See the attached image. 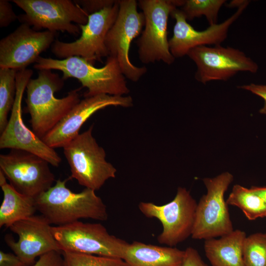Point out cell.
Returning <instances> with one entry per match:
<instances>
[{
  "label": "cell",
  "mask_w": 266,
  "mask_h": 266,
  "mask_svg": "<svg viewBox=\"0 0 266 266\" xmlns=\"http://www.w3.org/2000/svg\"><path fill=\"white\" fill-rule=\"evenodd\" d=\"M181 266H208L202 260L198 251L193 247H187Z\"/></svg>",
  "instance_id": "30"
},
{
  "label": "cell",
  "mask_w": 266,
  "mask_h": 266,
  "mask_svg": "<svg viewBox=\"0 0 266 266\" xmlns=\"http://www.w3.org/2000/svg\"><path fill=\"white\" fill-rule=\"evenodd\" d=\"M246 0H233L231 1L228 4V7H236L238 8L239 6L241 5L242 4H243Z\"/></svg>",
  "instance_id": "34"
},
{
  "label": "cell",
  "mask_w": 266,
  "mask_h": 266,
  "mask_svg": "<svg viewBox=\"0 0 266 266\" xmlns=\"http://www.w3.org/2000/svg\"><path fill=\"white\" fill-rule=\"evenodd\" d=\"M184 0H139L138 6L144 18V28L135 41L140 61L145 64L162 61L170 65L175 58L167 39V22L171 12Z\"/></svg>",
  "instance_id": "5"
},
{
  "label": "cell",
  "mask_w": 266,
  "mask_h": 266,
  "mask_svg": "<svg viewBox=\"0 0 266 266\" xmlns=\"http://www.w3.org/2000/svg\"><path fill=\"white\" fill-rule=\"evenodd\" d=\"M44 159L31 152L11 149L0 155V171L19 193L35 199L50 188L55 176Z\"/></svg>",
  "instance_id": "12"
},
{
  "label": "cell",
  "mask_w": 266,
  "mask_h": 266,
  "mask_svg": "<svg viewBox=\"0 0 266 266\" xmlns=\"http://www.w3.org/2000/svg\"><path fill=\"white\" fill-rule=\"evenodd\" d=\"M64 81L52 70L42 69L37 78H31L27 84L25 101L29 122L33 132L41 139L80 101V88L61 99L55 96L63 87Z\"/></svg>",
  "instance_id": "1"
},
{
  "label": "cell",
  "mask_w": 266,
  "mask_h": 266,
  "mask_svg": "<svg viewBox=\"0 0 266 266\" xmlns=\"http://www.w3.org/2000/svg\"><path fill=\"white\" fill-rule=\"evenodd\" d=\"M71 178L57 180L47 191L35 199V206L51 224L62 226L79 221L92 219L106 221L108 214L105 204L94 190L85 188L79 193L66 187Z\"/></svg>",
  "instance_id": "2"
},
{
  "label": "cell",
  "mask_w": 266,
  "mask_h": 266,
  "mask_svg": "<svg viewBox=\"0 0 266 266\" xmlns=\"http://www.w3.org/2000/svg\"><path fill=\"white\" fill-rule=\"evenodd\" d=\"M133 105V100L131 96L101 94L85 98L42 140L54 149L63 148L80 133L82 125L97 111L110 106L130 107Z\"/></svg>",
  "instance_id": "18"
},
{
  "label": "cell",
  "mask_w": 266,
  "mask_h": 266,
  "mask_svg": "<svg viewBox=\"0 0 266 266\" xmlns=\"http://www.w3.org/2000/svg\"><path fill=\"white\" fill-rule=\"evenodd\" d=\"M249 0L237 8L236 12L220 24L209 26L203 31L195 29L189 23L180 9L175 8L170 16L175 20L173 35L168 40L169 48L174 58L187 55L191 49L200 46L221 45L227 38L231 25L240 17L248 6Z\"/></svg>",
  "instance_id": "17"
},
{
  "label": "cell",
  "mask_w": 266,
  "mask_h": 266,
  "mask_svg": "<svg viewBox=\"0 0 266 266\" xmlns=\"http://www.w3.org/2000/svg\"><path fill=\"white\" fill-rule=\"evenodd\" d=\"M119 9V0H117L113 5L89 15L87 23L78 25L80 37L71 42L55 40L51 46L52 53L61 59L78 56L92 65L96 61L102 62L103 57L109 56L105 38L117 19Z\"/></svg>",
  "instance_id": "10"
},
{
  "label": "cell",
  "mask_w": 266,
  "mask_h": 266,
  "mask_svg": "<svg viewBox=\"0 0 266 266\" xmlns=\"http://www.w3.org/2000/svg\"><path fill=\"white\" fill-rule=\"evenodd\" d=\"M250 189L254 193L260 196L266 202V186H252Z\"/></svg>",
  "instance_id": "33"
},
{
  "label": "cell",
  "mask_w": 266,
  "mask_h": 266,
  "mask_svg": "<svg viewBox=\"0 0 266 266\" xmlns=\"http://www.w3.org/2000/svg\"><path fill=\"white\" fill-rule=\"evenodd\" d=\"M33 74V70L27 68L17 72L15 102L8 123L0 133V149L27 151L44 159L51 166L57 167L62 161L60 155L28 128L23 121L22 98Z\"/></svg>",
  "instance_id": "13"
},
{
  "label": "cell",
  "mask_w": 266,
  "mask_h": 266,
  "mask_svg": "<svg viewBox=\"0 0 266 266\" xmlns=\"http://www.w3.org/2000/svg\"><path fill=\"white\" fill-rule=\"evenodd\" d=\"M238 88L250 91L252 93L262 98L264 100L263 106L259 112L261 114H266V85L251 83L239 86Z\"/></svg>",
  "instance_id": "31"
},
{
  "label": "cell",
  "mask_w": 266,
  "mask_h": 266,
  "mask_svg": "<svg viewBox=\"0 0 266 266\" xmlns=\"http://www.w3.org/2000/svg\"><path fill=\"white\" fill-rule=\"evenodd\" d=\"M17 70L0 68V132L5 128L8 122L16 94V76Z\"/></svg>",
  "instance_id": "23"
},
{
  "label": "cell",
  "mask_w": 266,
  "mask_h": 266,
  "mask_svg": "<svg viewBox=\"0 0 266 266\" xmlns=\"http://www.w3.org/2000/svg\"><path fill=\"white\" fill-rule=\"evenodd\" d=\"M233 179V175L229 172L203 179L207 193L197 204L192 238L206 240L221 237L233 231L224 198Z\"/></svg>",
  "instance_id": "6"
},
{
  "label": "cell",
  "mask_w": 266,
  "mask_h": 266,
  "mask_svg": "<svg viewBox=\"0 0 266 266\" xmlns=\"http://www.w3.org/2000/svg\"><path fill=\"white\" fill-rule=\"evenodd\" d=\"M137 5L135 0H119L117 19L105 40L109 56L117 60L125 77L133 82L138 81L147 71L145 66H134L129 56L131 42L141 34L145 24L144 14L137 11Z\"/></svg>",
  "instance_id": "11"
},
{
  "label": "cell",
  "mask_w": 266,
  "mask_h": 266,
  "mask_svg": "<svg viewBox=\"0 0 266 266\" xmlns=\"http://www.w3.org/2000/svg\"><path fill=\"white\" fill-rule=\"evenodd\" d=\"M226 202L239 208L249 220L266 217V202L250 188L234 185Z\"/></svg>",
  "instance_id": "22"
},
{
  "label": "cell",
  "mask_w": 266,
  "mask_h": 266,
  "mask_svg": "<svg viewBox=\"0 0 266 266\" xmlns=\"http://www.w3.org/2000/svg\"><path fill=\"white\" fill-rule=\"evenodd\" d=\"M18 19V16L14 12L12 6L9 1L0 0V27L8 26Z\"/></svg>",
  "instance_id": "28"
},
{
  "label": "cell",
  "mask_w": 266,
  "mask_h": 266,
  "mask_svg": "<svg viewBox=\"0 0 266 266\" xmlns=\"http://www.w3.org/2000/svg\"><path fill=\"white\" fill-rule=\"evenodd\" d=\"M33 67L38 70H60L64 80L69 78L78 79L87 89L85 98L101 94L123 96L130 92L119 63L112 56H108L105 65L99 68L78 56L64 59L39 56Z\"/></svg>",
  "instance_id": "3"
},
{
  "label": "cell",
  "mask_w": 266,
  "mask_h": 266,
  "mask_svg": "<svg viewBox=\"0 0 266 266\" xmlns=\"http://www.w3.org/2000/svg\"><path fill=\"white\" fill-rule=\"evenodd\" d=\"M51 224L42 215H33L17 221L8 228L18 236L17 241L6 234L7 245L27 266H32L37 257L51 251L61 252L52 231Z\"/></svg>",
  "instance_id": "15"
},
{
  "label": "cell",
  "mask_w": 266,
  "mask_h": 266,
  "mask_svg": "<svg viewBox=\"0 0 266 266\" xmlns=\"http://www.w3.org/2000/svg\"><path fill=\"white\" fill-rule=\"evenodd\" d=\"M0 186L3 194L0 207V227L8 228L14 223L34 215L37 211L35 199L16 191L7 182L5 175L1 171Z\"/></svg>",
  "instance_id": "21"
},
{
  "label": "cell",
  "mask_w": 266,
  "mask_h": 266,
  "mask_svg": "<svg viewBox=\"0 0 266 266\" xmlns=\"http://www.w3.org/2000/svg\"><path fill=\"white\" fill-rule=\"evenodd\" d=\"M245 266H266V233L246 236L243 244Z\"/></svg>",
  "instance_id": "25"
},
{
  "label": "cell",
  "mask_w": 266,
  "mask_h": 266,
  "mask_svg": "<svg viewBox=\"0 0 266 266\" xmlns=\"http://www.w3.org/2000/svg\"><path fill=\"white\" fill-rule=\"evenodd\" d=\"M187 55L196 65L195 79L204 84L214 80L227 81L239 72L255 73L259 68L243 51L221 45L198 46Z\"/></svg>",
  "instance_id": "14"
},
{
  "label": "cell",
  "mask_w": 266,
  "mask_h": 266,
  "mask_svg": "<svg viewBox=\"0 0 266 266\" xmlns=\"http://www.w3.org/2000/svg\"><path fill=\"white\" fill-rule=\"evenodd\" d=\"M63 266H129L122 259L62 251Z\"/></svg>",
  "instance_id": "26"
},
{
  "label": "cell",
  "mask_w": 266,
  "mask_h": 266,
  "mask_svg": "<svg viewBox=\"0 0 266 266\" xmlns=\"http://www.w3.org/2000/svg\"><path fill=\"white\" fill-rule=\"evenodd\" d=\"M185 250L134 241L129 243L123 260L129 266H181Z\"/></svg>",
  "instance_id": "19"
},
{
  "label": "cell",
  "mask_w": 266,
  "mask_h": 266,
  "mask_svg": "<svg viewBox=\"0 0 266 266\" xmlns=\"http://www.w3.org/2000/svg\"><path fill=\"white\" fill-rule=\"evenodd\" d=\"M116 1L113 0H74L89 15L99 11L106 7L113 5Z\"/></svg>",
  "instance_id": "27"
},
{
  "label": "cell",
  "mask_w": 266,
  "mask_h": 266,
  "mask_svg": "<svg viewBox=\"0 0 266 266\" xmlns=\"http://www.w3.org/2000/svg\"><path fill=\"white\" fill-rule=\"evenodd\" d=\"M0 266H28L15 254L0 251Z\"/></svg>",
  "instance_id": "32"
},
{
  "label": "cell",
  "mask_w": 266,
  "mask_h": 266,
  "mask_svg": "<svg viewBox=\"0 0 266 266\" xmlns=\"http://www.w3.org/2000/svg\"><path fill=\"white\" fill-rule=\"evenodd\" d=\"M61 252L69 251L123 259L129 243L110 234L100 223L77 221L52 227Z\"/></svg>",
  "instance_id": "7"
},
{
  "label": "cell",
  "mask_w": 266,
  "mask_h": 266,
  "mask_svg": "<svg viewBox=\"0 0 266 266\" xmlns=\"http://www.w3.org/2000/svg\"><path fill=\"white\" fill-rule=\"evenodd\" d=\"M93 126L80 133L64 146V154L69 166L71 179L95 191L115 177L117 170L106 160V153L92 134Z\"/></svg>",
  "instance_id": "4"
},
{
  "label": "cell",
  "mask_w": 266,
  "mask_h": 266,
  "mask_svg": "<svg viewBox=\"0 0 266 266\" xmlns=\"http://www.w3.org/2000/svg\"><path fill=\"white\" fill-rule=\"evenodd\" d=\"M190 192L178 187L174 198L169 202L158 205L150 202H140L138 208L146 217L158 219L163 231L158 236L160 244L173 247L191 236L197 206Z\"/></svg>",
  "instance_id": "9"
},
{
  "label": "cell",
  "mask_w": 266,
  "mask_h": 266,
  "mask_svg": "<svg viewBox=\"0 0 266 266\" xmlns=\"http://www.w3.org/2000/svg\"><path fill=\"white\" fill-rule=\"evenodd\" d=\"M56 33L36 31L28 24L22 23L0 40V68L17 71L27 68L51 46Z\"/></svg>",
  "instance_id": "16"
},
{
  "label": "cell",
  "mask_w": 266,
  "mask_h": 266,
  "mask_svg": "<svg viewBox=\"0 0 266 266\" xmlns=\"http://www.w3.org/2000/svg\"><path fill=\"white\" fill-rule=\"evenodd\" d=\"M62 252L51 251L40 256L32 266H63Z\"/></svg>",
  "instance_id": "29"
},
{
  "label": "cell",
  "mask_w": 266,
  "mask_h": 266,
  "mask_svg": "<svg viewBox=\"0 0 266 266\" xmlns=\"http://www.w3.org/2000/svg\"><path fill=\"white\" fill-rule=\"evenodd\" d=\"M225 0H184L180 10L187 20L204 16L209 26L218 24V13Z\"/></svg>",
  "instance_id": "24"
},
{
  "label": "cell",
  "mask_w": 266,
  "mask_h": 266,
  "mask_svg": "<svg viewBox=\"0 0 266 266\" xmlns=\"http://www.w3.org/2000/svg\"><path fill=\"white\" fill-rule=\"evenodd\" d=\"M246 235L240 230L204 240V250L211 266H245L243 244Z\"/></svg>",
  "instance_id": "20"
},
{
  "label": "cell",
  "mask_w": 266,
  "mask_h": 266,
  "mask_svg": "<svg viewBox=\"0 0 266 266\" xmlns=\"http://www.w3.org/2000/svg\"><path fill=\"white\" fill-rule=\"evenodd\" d=\"M24 14L18 20L36 31L44 29L77 36L81 33L78 25H85L89 14L74 1L70 0H13Z\"/></svg>",
  "instance_id": "8"
}]
</instances>
